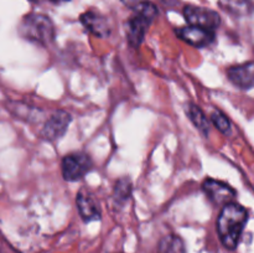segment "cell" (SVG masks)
I'll return each instance as SVG.
<instances>
[{
	"label": "cell",
	"instance_id": "cell-7",
	"mask_svg": "<svg viewBox=\"0 0 254 253\" xmlns=\"http://www.w3.org/2000/svg\"><path fill=\"white\" fill-rule=\"evenodd\" d=\"M202 190L207 197L216 205H223L232 202L236 196V191L228 184L215 179H206L202 184Z\"/></svg>",
	"mask_w": 254,
	"mask_h": 253
},
{
	"label": "cell",
	"instance_id": "cell-6",
	"mask_svg": "<svg viewBox=\"0 0 254 253\" xmlns=\"http://www.w3.org/2000/svg\"><path fill=\"white\" fill-rule=\"evenodd\" d=\"M71 121V114L67 113L66 111L55 112V113L47 119L46 123L44 124L40 135H41V138L45 139V140H57V139L62 138V136L66 134Z\"/></svg>",
	"mask_w": 254,
	"mask_h": 253
},
{
	"label": "cell",
	"instance_id": "cell-8",
	"mask_svg": "<svg viewBox=\"0 0 254 253\" xmlns=\"http://www.w3.org/2000/svg\"><path fill=\"white\" fill-rule=\"evenodd\" d=\"M176 35L179 36V39L184 40L185 42L196 47L208 46L215 41L216 37L215 31H212V30L202 29V27L192 26V25H188V26L178 29Z\"/></svg>",
	"mask_w": 254,
	"mask_h": 253
},
{
	"label": "cell",
	"instance_id": "cell-4",
	"mask_svg": "<svg viewBox=\"0 0 254 253\" xmlns=\"http://www.w3.org/2000/svg\"><path fill=\"white\" fill-rule=\"evenodd\" d=\"M184 16L189 25L212 30V31H215L221 25V16L218 15V12L212 9H207V7L186 5L184 7Z\"/></svg>",
	"mask_w": 254,
	"mask_h": 253
},
{
	"label": "cell",
	"instance_id": "cell-15",
	"mask_svg": "<svg viewBox=\"0 0 254 253\" xmlns=\"http://www.w3.org/2000/svg\"><path fill=\"white\" fill-rule=\"evenodd\" d=\"M211 121L215 124L216 128L223 134H230L231 133V122L222 112L215 111L211 114Z\"/></svg>",
	"mask_w": 254,
	"mask_h": 253
},
{
	"label": "cell",
	"instance_id": "cell-17",
	"mask_svg": "<svg viewBox=\"0 0 254 253\" xmlns=\"http://www.w3.org/2000/svg\"><path fill=\"white\" fill-rule=\"evenodd\" d=\"M55 2H61V1H68V0H52Z\"/></svg>",
	"mask_w": 254,
	"mask_h": 253
},
{
	"label": "cell",
	"instance_id": "cell-11",
	"mask_svg": "<svg viewBox=\"0 0 254 253\" xmlns=\"http://www.w3.org/2000/svg\"><path fill=\"white\" fill-rule=\"evenodd\" d=\"M77 208L83 218L84 222H91V221H97L101 218V208L97 201L94 200L93 196L87 191L82 190L77 193Z\"/></svg>",
	"mask_w": 254,
	"mask_h": 253
},
{
	"label": "cell",
	"instance_id": "cell-14",
	"mask_svg": "<svg viewBox=\"0 0 254 253\" xmlns=\"http://www.w3.org/2000/svg\"><path fill=\"white\" fill-rule=\"evenodd\" d=\"M131 195V183L129 179L123 178L119 179L117 181L116 186H114V192H113V197L116 200L117 203L119 205H123L126 203L127 201L129 200Z\"/></svg>",
	"mask_w": 254,
	"mask_h": 253
},
{
	"label": "cell",
	"instance_id": "cell-13",
	"mask_svg": "<svg viewBox=\"0 0 254 253\" xmlns=\"http://www.w3.org/2000/svg\"><path fill=\"white\" fill-rule=\"evenodd\" d=\"M158 253H186L185 243L179 236L168 235L159 242Z\"/></svg>",
	"mask_w": 254,
	"mask_h": 253
},
{
	"label": "cell",
	"instance_id": "cell-12",
	"mask_svg": "<svg viewBox=\"0 0 254 253\" xmlns=\"http://www.w3.org/2000/svg\"><path fill=\"white\" fill-rule=\"evenodd\" d=\"M185 112L188 114L189 119L192 122L193 126L203 134V135H208L210 133V122L206 118L205 113L201 111V108L198 106L193 103L186 104Z\"/></svg>",
	"mask_w": 254,
	"mask_h": 253
},
{
	"label": "cell",
	"instance_id": "cell-18",
	"mask_svg": "<svg viewBox=\"0 0 254 253\" xmlns=\"http://www.w3.org/2000/svg\"><path fill=\"white\" fill-rule=\"evenodd\" d=\"M31 1H36V0H31Z\"/></svg>",
	"mask_w": 254,
	"mask_h": 253
},
{
	"label": "cell",
	"instance_id": "cell-3",
	"mask_svg": "<svg viewBox=\"0 0 254 253\" xmlns=\"http://www.w3.org/2000/svg\"><path fill=\"white\" fill-rule=\"evenodd\" d=\"M158 16V7L150 1H141L134 7V14L127 22V40L133 47L144 41L151 22Z\"/></svg>",
	"mask_w": 254,
	"mask_h": 253
},
{
	"label": "cell",
	"instance_id": "cell-9",
	"mask_svg": "<svg viewBox=\"0 0 254 253\" xmlns=\"http://www.w3.org/2000/svg\"><path fill=\"white\" fill-rule=\"evenodd\" d=\"M228 79L242 89L254 87V61L236 64L227 69Z\"/></svg>",
	"mask_w": 254,
	"mask_h": 253
},
{
	"label": "cell",
	"instance_id": "cell-2",
	"mask_svg": "<svg viewBox=\"0 0 254 253\" xmlns=\"http://www.w3.org/2000/svg\"><path fill=\"white\" fill-rule=\"evenodd\" d=\"M19 34L22 39L40 45L47 46L55 39V25L49 16L44 14L31 12L22 17L19 25Z\"/></svg>",
	"mask_w": 254,
	"mask_h": 253
},
{
	"label": "cell",
	"instance_id": "cell-5",
	"mask_svg": "<svg viewBox=\"0 0 254 253\" xmlns=\"http://www.w3.org/2000/svg\"><path fill=\"white\" fill-rule=\"evenodd\" d=\"M92 169V160L84 153L67 154L62 160V175L67 181H78Z\"/></svg>",
	"mask_w": 254,
	"mask_h": 253
},
{
	"label": "cell",
	"instance_id": "cell-16",
	"mask_svg": "<svg viewBox=\"0 0 254 253\" xmlns=\"http://www.w3.org/2000/svg\"><path fill=\"white\" fill-rule=\"evenodd\" d=\"M228 7L238 14H245L248 9V4L246 0H227Z\"/></svg>",
	"mask_w": 254,
	"mask_h": 253
},
{
	"label": "cell",
	"instance_id": "cell-1",
	"mask_svg": "<svg viewBox=\"0 0 254 253\" xmlns=\"http://www.w3.org/2000/svg\"><path fill=\"white\" fill-rule=\"evenodd\" d=\"M248 220V212L243 206L228 202L221 210L217 218V232L222 245L227 250H235Z\"/></svg>",
	"mask_w": 254,
	"mask_h": 253
},
{
	"label": "cell",
	"instance_id": "cell-10",
	"mask_svg": "<svg viewBox=\"0 0 254 253\" xmlns=\"http://www.w3.org/2000/svg\"><path fill=\"white\" fill-rule=\"evenodd\" d=\"M79 20H81L82 25L94 36L104 39V37H108L109 34H111L108 20L99 12L86 11L81 15Z\"/></svg>",
	"mask_w": 254,
	"mask_h": 253
}]
</instances>
